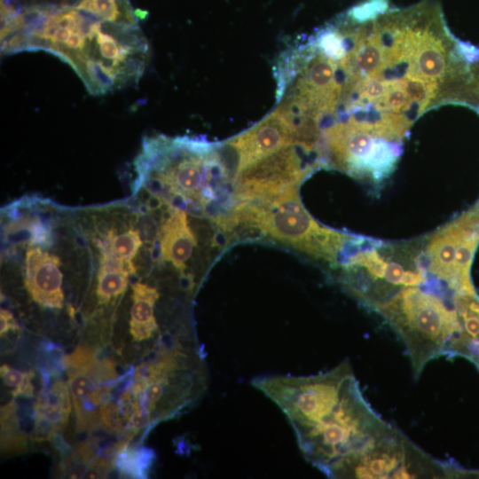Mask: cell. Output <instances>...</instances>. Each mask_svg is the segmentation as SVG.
<instances>
[{
  "label": "cell",
  "mask_w": 479,
  "mask_h": 479,
  "mask_svg": "<svg viewBox=\"0 0 479 479\" xmlns=\"http://www.w3.org/2000/svg\"><path fill=\"white\" fill-rule=\"evenodd\" d=\"M251 384L280 408L303 457L326 475L390 425L363 397L348 359L318 374L259 376Z\"/></svg>",
  "instance_id": "obj_1"
},
{
  "label": "cell",
  "mask_w": 479,
  "mask_h": 479,
  "mask_svg": "<svg viewBox=\"0 0 479 479\" xmlns=\"http://www.w3.org/2000/svg\"><path fill=\"white\" fill-rule=\"evenodd\" d=\"M227 142L237 153L238 174L248 165L291 145L294 138L289 123L276 109L261 122Z\"/></svg>",
  "instance_id": "obj_8"
},
{
  "label": "cell",
  "mask_w": 479,
  "mask_h": 479,
  "mask_svg": "<svg viewBox=\"0 0 479 479\" xmlns=\"http://www.w3.org/2000/svg\"><path fill=\"white\" fill-rule=\"evenodd\" d=\"M34 376L35 373L32 370L27 371L26 377L21 385L12 391L13 397H32L34 396V386L32 383Z\"/></svg>",
  "instance_id": "obj_22"
},
{
  "label": "cell",
  "mask_w": 479,
  "mask_h": 479,
  "mask_svg": "<svg viewBox=\"0 0 479 479\" xmlns=\"http://www.w3.org/2000/svg\"><path fill=\"white\" fill-rule=\"evenodd\" d=\"M374 310L403 341L416 378L430 360L450 353L461 330L454 304L419 286L402 288Z\"/></svg>",
  "instance_id": "obj_3"
},
{
  "label": "cell",
  "mask_w": 479,
  "mask_h": 479,
  "mask_svg": "<svg viewBox=\"0 0 479 479\" xmlns=\"http://www.w3.org/2000/svg\"><path fill=\"white\" fill-rule=\"evenodd\" d=\"M73 5L102 21L137 24L129 0H78Z\"/></svg>",
  "instance_id": "obj_14"
},
{
  "label": "cell",
  "mask_w": 479,
  "mask_h": 479,
  "mask_svg": "<svg viewBox=\"0 0 479 479\" xmlns=\"http://www.w3.org/2000/svg\"><path fill=\"white\" fill-rule=\"evenodd\" d=\"M159 297L160 294L154 287L140 282L132 285L133 304L130 326L134 341L149 340L158 332L154 305Z\"/></svg>",
  "instance_id": "obj_12"
},
{
  "label": "cell",
  "mask_w": 479,
  "mask_h": 479,
  "mask_svg": "<svg viewBox=\"0 0 479 479\" xmlns=\"http://www.w3.org/2000/svg\"><path fill=\"white\" fill-rule=\"evenodd\" d=\"M154 452L146 447H127L115 458V467L122 475L145 478L153 465Z\"/></svg>",
  "instance_id": "obj_16"
},
{
  "label": "cell",
  "mask_w": 479,
  "mask_h": 479,
  "mask_svg": "<svg viewBox=\"0 0 479 479\" xmlns=\"http://www.w3.org/2000/svg\"><path fill=\"white\" fill-rule=\"evenodd\" d=\"M325 166L319 146L295 141L240 170L233 180L234 201L272 200Z\"/></svg>",
  "instance_id": "obj_6"
},
{
  "label": "cell",
  "mask_w": 479,
  "mask_h": 479,
  "mask_svg": "<svg viewBox=\"0 0 479 479\" xmlns=\"http://www.w3.org/2000/svg\"><path fill=\"white\" fill-rule=\"evenodd\" d=\"M43 378V389L34 406V428L31 439L51 440L66 426L71 412V401L67 383L62 380Z\"/></svg>",
  "instance_id": "obj_10"
},
{
  "label": "cell",
  "mask_w": 479,
  "mask_h": 479,
  "mask_svg": "<svg viewBox=\"0 0 479 479\" xmlns=\"http://www.w3.org/2000/svg\"><path fill=\"white\" fill-rule=\"evenodd\" d=\"M98 273L97 296L101 304L111 303L125 291L129 277L135 273L131 262L121 260L104 248Z\"/></svg>",
  "instance_id": "obj_13"
},
{
  "label": "cell",
  "mask_w": 479,
  "mask_h": 479,
  "mask_svg": "<svg viewBox=\"0 0 479 479\" xmlns=\"http://www.w3.org/2000/svg\"><path fill=\"white\" fill-rule=\"evenodd\" d=\"M78 0H2L1 20H9L21 11L29 8H41L54 12L75 4Z\"/></svg>",
  "instance_id": "obj_19"
},
{
  "label": "cell",
  "mask_w": 479,
  "mask_h": 479,
  "mask_svg": "<svg viewBox=\"0 0 479 479\" xmlns=\"http://www.w3.org/2000/svg\"><path fill=\"white\" fill-rule=\"evenodd\" d=\"M257 204L260 238L268 236L315 259L337 266L361 238L320 225L301 203L298 188Z\"/></svg>",
  "instance_id": "obj_4"
},
{
  "label": "cell",
  "mask_w": 479,
  "mask_h": 479,
  "mask_svg": "<svg viewBox=\"0 0 479 479\" xmlns=\"http://www.w3.org/2000/svg\"><path fill=\"white\" fill-rule=\"evenodd\" d=\"M141 244L139 233L136 230L129 229L117 233L110 231L106 237L107 247L105 249L121 260L131 262Z\"/></svg>",
  "instance_id": "obj_18"
},
{
  "label": "cell",
  "mask_w": 479,
  "mask_h": 479,
  "mask_svg": "<svg viewBox=\"0 0 479 479\" xmlns=\"http://www.w3.org/2000/svg\"><path fill=\"white\" fill-rule=\"evenodd\" d=\"M457 468L435 459L389 426L360 449L336 462L330 478H446Z\"/></svg>",
  "instance_id": "obj_5"
},
{
  "label": "cell",
  "mask_w": 479,
  "mask_h": 479,
  "mask_svg": "<svg viewBox=\"0 0 479 479\" xmlns=\"http://www.w3.org/2000/svg\"><path fill=\"white\" fill-rule=\"evenodd\" d=\"M60 260L55 255L34 247L25 257V287L32 299L40 306L59 309L63 306Z\"/></svg>",
  "instance_id": "obj_9"
},
{
  "label": "cell",
  "mask_w": 479,
  "mask_h": 479,
  "mask_svg": "<svg viewBox=\"0 0 479 479\" xmlns=\"http://www.w3.org/2000/svg\"><path fill=\"white\" fill-rule=\"evenodd\" d=\"M68 375L77 430L92 432L100 426L103 406L120 382L112 361L98 360L88 347H77L63 357Z\"/></svg>",
  "instance_id": "obj_7"
},
{
  "label": "cell",
  "mask_w": 479,
  "mask_h": 479,
  "mask_svg": "<svg viewBox=\"0 0 479 479\" xmlns=\"http://www.w3.org/2000/svg\"><path fill=\"white\" fill-rule=\"evenodd\" d=\"M0 373L4 384L13 388V389L21 385L27 374V372L19 371L7 365L1 366Z\"/></svg>",
  "instance_id": "obj_20"
},
{
  "label": "cell",
  "mask_w": 479,
  "mask_h": 479,
  "mask_svg": "<svg viewBox=\"0 0 479 479\" xmlns=\"http://www.w3.org/2000/svg\"><path fill=\"white\" fill-rule=\"evenodd\" d=\"M17 333L19 326L13 318L12 314L5 309H1L0 312V334L3 337L8 332Z\"/></svg>",
  "instance_id": "obj_21"
},
{
  "label": "cell",
  "mask_w": 479,
  "mask_h": 479,
  "mask_svg": "<svg viewBox=\"0 0 479 479\" xmlns=\"http://www.w3.org/2000/svg\"><path fill=\"white\" fill-rule=\"evenodd\" d=\"M135 165L140 188L196 216H210L217 200L233 193L228 184L233 185L235 171L220 143L161 135L146 138Z\"/></svg>",
  "instance_id": "obj_2"
},
{
  "label": "cell",
  "mask_w": 479,
  "mask_h": 479,
  "mask_svg": "<svg viewBox=\"0 0 479 479\" xmlns=\"http://www.w3.org/2000/svg\"><path fill=\"white\" fill-rule=\"evenodd\" d=\"M159 237L162 258L184 272L196 245L185 210L172 208L161 226Z\"/></svg>",
  "instance_id": "obj_11"
},
{
  "label": "cell",
  "mask_w": 479,
  "mask_h": 479,
  "mask_svg": "<svg viewBox=\"0 0 479 479\" xmlns=\"http://www.w3.org/2000/svg\"><path fill=\"white\" fill-rule=\"evenodd\" d=\"M26 437L19 428L15 402L1 408V448L19 451L25 447Z\"/></svg>",
  "instance_id": "obj_17"
},
{
  "label": "cell",
  "mask_w": 479,
  "mask_h": 479,
  "mask_svg": "<svg viewBox=\"0 0 479 479\" xmlns=\"http://www.w3.org/2000/svg\"><path fill=\"white\" fill-rule=\"evenodd\" d=\"M5 238L14 243L27 242L30 245L51 243V232L43 223L35 217H19L4 227Z\"/></svg>",
  "instance_id": "obj_15"
}]
</instances>
